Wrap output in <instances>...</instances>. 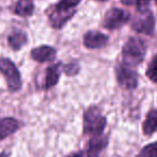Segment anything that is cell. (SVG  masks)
Instances as JSON below:
<instances>
[{"label": "cell", "mask_w": 157, "mask_h": 157, "mask_svg": "<svg viewBox=\"0 0 157 157\" xmlns=\"http://www.w3.org/2000/svg\"><path fill=\"white\" fill-rule=\"evenodd\" d=\"M131 21V29L135 33L146 36H154L156 28V20L152 10L148 8L145 10L137 11Z\"/></svg>", "instance_id": "3"}, {"label": "cell", "mask_w": 157, "mask_h": 157, "mask_svg": "<svg viewBox=\"0 0 157 157\" xmlns=\"http://www.w3.org/2000/svg\"><path fill=\"white\" fill-rule=\"evenodd\" d=\"M30 57L40 63H51L57 58V50L51 45H40L30 51Z\"/></svg>", "instance_id": "9"}, {"label": "cell", "mask_w": 157, "mask_h": 157, "mask_svg": "<svg viewBox=\"0 0 157 157\" xmlns=\"http://www.w3.org/2000/svg\"><path fill=\"white\" fill-rule=\"evenodd\" d=\"M131 15L122 8L112 7L105 13L102 18V27L108 30H115L130 22Z\"/></svg>", "instance_id": "5"}, {"label": "cell", "mask_w": 157, "mask_h": 157, "mask_svg": "<svg viewBox=\"0 0 157 157\" xmlns=\"http://www.w3.org/2000/svg\"><path fill=\"white\" fill-rule=\"evenodd\" d=\"M35 5L33 0H17L14 8V13L21 17H29L33 14Z\"/></svg>", "instance_id": "15"}, {"label": "cell", "mask_w": 157, "mask_h": 157, "mask_svg": "<svg viewBox=\"0 0 157 157\" xmlns=\"http://www.w3.org/2000/svg\"><path fill=\"white\" fill-rule=\"evenodd\" d=\"M61 65H63L61 63H56L50 65L46 68L45 75H44L43 90H48L58 84L61 74Z\"/></svg>", "instance_id": "11"}, {"label": "cell", "mask_w": 157, "mask_h": 157, "mask_svg": "<svg viewBox=\"0 0 157 157\" xmlns=\"http://www.w3.org/2000/svg\"><path fill=\"white\" fill-rule=\"evenodd\" d=\"M0 157H10V153H8V152H0Z\"/></svg>", "instance_id": "22"}, {"label": "cell", "mask_w": 157, "mask_h": 157, "mask_svg": "<svg viewBox=\"0 0 157 157\" xmlns=\"http://www.w3.org/2000/svg\"><path fill=\"white\" fill-rule=\"evenodd\" d=\"M21 128V122L14 117H0V141L14 135Z\"/></svg>", "instance_id": "12"}, {"label": "cell", "mask_w": 157, "mask_h": 157, "mask_svg": "<svg viewBox=\"0 0 157 157\" xmlns=\"http://www.w3.org/2000/svg\"><path fill=\"white\" fill-rule=\"evenodd\" d=\"M83 0H59L58 2L55 3L54 6H52V8H54L55 10H58V11L65 12L76 11V7Z\"/></svg>", "instance_id": "16"}, {"label": "cell", "mask_w": 157, "mask_h": 157, "mask_svg": "<svg viewBox=\"0 0 157 157\" xmlns=\"http://www.w3.org/2000/svg\"><path fill=\"white\" fill-rule=\"evenodd\" d=\"M121 2L126 7H133L136 8V11H141V10L148 9L151 0H120Z\"/></svg>", "instance_id": "20"}, {"label": "cell", "mask_w": 157, "mask_h": 157, "mask_svg": "<svg viewBox=\"0 0 157 157\" xmlns=\"http://www.w3.org/2000/svg\"><path fill=\"white\" fill-rule=\"evenodd\" d=\"M147 53V43L140 37H129L122 48V63L136 68L144 61Z\"/></svg>", "instance_id": "1"}, {"label": "cell", "mask_w": 157, "mask_h": 157, "mask_svg": "<svg viewBox=\"0 0 157 157\" xmlns=\"http://www.w3.org/2000/svg\"><path fill=\"white\" fill-rule=\"evenodd\" d=\"M136 157H157V141L144 145Z\"/></svg>", "instance_id": "19"}, {"label": "cell", "mask_w": 157, "mask_h": 157, "mask_svg": "<svg viewBox=\"0 0 157 157\" xmlns=\"http://www.w3.org/2000/svg\"><path fill=\"white\" fill-rule=\"evenodd\" d=\"M157 131V109H151L146 113L142 123V132L144 136L151 137Z\"/></svg>", "instance_id": "13"}, {"label": "cell", "mask_w": 157, "mask_h": 157, "mask_svg": "<svg viewBox=\"0 0 157 157\" xmlns=\"http://www.w3.org/2000/svg\"><path fill=\"white\" fill-rule=\"evenodd\" d=\"M115 78L117 84L125 90H135L139 85V75L135 69L123 65L122 63L116 65Z\"/></svg>", "instance_id": "6"}, {"label": "cell", "mask_w": 157, "mask_h": 157, "mask_svg": "<svg viewBox=\"0 0 157 157\" xmlns=\"http://www.w3.org/2000/svg\"><path fill=\"white\" fill-rule=\"evenodd\" d=\"M76 11H58L55 10L54 8L51 7L48 10V18L50 22L52 28L54 29H61L74 15H75Z\"/></svg>", "instance_id": "10"}, {"label": "cell", "mask_w": 157, "mask_h": 157, "mask_svg": "<svg viewBox=\"0 0 157 157\" xmlns=\"http://www.w3.org/2000/svg\"><path fill=\"white\" fill-rule=\"evenodd\" d=\"M96 1H99V2H105V1H108V0H96Z\"/></svg>", "instance_id": "23"}, {"label": "cell", "mask_w": 157, "mask_h": 157, "mask_svg": "<svg viewBox=\"0 0 157 157\" xmlns=\"http://www.w3.org/2000/svg\"><path fill=\"white\" fill-rule=\"evenodd\" d=\"M28 41L27 35L22 30H16L8 36V43L14 51H20Z\"/></svg>", "instance_id": "14"}, {"label": "cell", "mask_w": 157, "mask_h": 157, "mask_svg": "<svg viewBox=\"0 0 157 157\" xmlns=\"http://www.w3.org/2000/svg\"><path fill=\"white\" fill-rule=\"evenodd\" d=\"M109 145V137L105 135L92 137L84 150L85 157H100L101 153Z\"/></svg>", "instance_id": "8"}, {"label": "cell", "mask_w": 157, "mask_h": 157, "mask_svg": "<svg viewBox=\"0 0 157 157\" xmlns=\"http://www.w3.org/2000/svg\"><path fill=\"white\" fill-rule=\"evenodd\" d=\"M154 2H155V3H156V5H157V0H154Z\"/></svg>", "instance_id": "24"}, {"label": "cell", "mask_w": 157, "mask_h": 157, "mask_svg": "<svg viewBox=\"0 0 157 157\" xmlns=\"http://www.w3.org/2000/svg\"><path fill=\"white\" fill-rule=\"evenodd\" d=\"M108 125L107 116L98 105L86 108L83 113V135L92 137L102 136Z\"/></svg>", "instance_id": "2"}, {"label": "cell", "mask_w": 157, "mask_h": 157, "mask_svg": "<svg viewBox=\"0 0 157 157\" xmlns=\"http://www.w3.org/2000/svg\"><path fill=\"white\" fill-rule=\"evenodd\" d=\"M80 71H81V66L78 61H70V63L61 65V72H63L69 78L78 75Z\"/></svg>", "instance_id": "18"}, {"label": "cell", "mask_w": 157, "mask_h": 157, "mask_svg": "<svg viewBox=\"0 0 157 157\" xmlns=\"http://www.w3.org/2000/svg\"><path fill=\"white\" fill-rule=\"evenodd\" d=\"M66 157H85V154H84V151H78V152H74L67 155Z\"/></svg>", "instance_id": "21"}, {"label": "cell", "mask_w": 157, "mask_h": 157, "mask_svg": "<svg viewBox=\"0 0 157 157\" xmlns=\"http://www.w3.org/2000/svg\"><path fill=\"white\" fill-rule=\"evenodd\" d=\"M109 36L99 30H88L83 36V45L87 50L103 48L109 43Z\"/></svg>", "instance_id": "7"}, {"label": "cell", "mask_w": 157, "mask_h": 157, "mask_svg": "<svg viewBox=\"0 0 157 157\" xmlns=\"http://www.w3.org/2000/svg\"><path fill=\"white\" fill-rule=\"evenodd\" d=\"M0 72L5 75L10 92L16 93L22 88L21 72L10 58H0Z\"/></svg>", "instance_id": "4"}, {"label": "cell", "mask_w": 157, "mask_h": 157, "mask_svg": "<svg viewBox=\"0 0 157 157\" xmlns=\"http://www.w3.org/2000/svg\"><path fill=\"white\" fill-rule=\"evenodd\" d=\"M145 75L152 83L157 85V53L152 57L151 61L148 63L145 70Z\"/></svg>", "instance_id": "17"}]
</instances>
